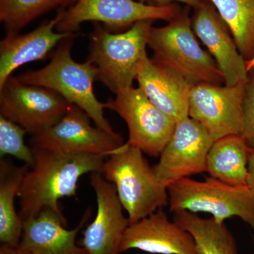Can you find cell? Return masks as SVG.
<instances>
[{
  "label": "cell",
  "instance_id": "83f0119b",
  "mask_svg": "<svg viewBox=\"0 0 254 254\" xmlns=\"http://www.w3.org/2000/svg\"><path fill=\"white\" fill-rule=\"evenodd\" d=\"M0 254H32L29 251L23 249V247L17 246L13 247L6 245H1L0 247Z\"/></svg>",
  "mask_w": 254,
  "mask_h": 254
},
{
  "label": "cell",
  "instance_id": "30bf717a",
  "mask_svg": "<svg viewBox=\"0 0 254 254\" xmlns=\"http://www.w3.org/2000/svg\"><path fill=\"white\" fill-rule=\"evenodd\" d=\"M91 118L81 108L70 105L59 121L41 133L31 136V148L67 154L110 155L123 141L91 125Z\"/></svg>",
  "mask_w": 254,
  "mask_h": 254
},
{
  "label": "cell",
  "instance_id": "d6986e66",
  "mask_svg": "<svg viewBox=\"0 0 254 254\" xmlns=\"http://www.w3.org/2000/svg\"><path fill=\"white\" fill-rule=\"evenodd\" d=\"M252 146L242 135H230L214 141L207 157L209 177L232 186H246Z\"/></svg>",
  "mask_w": 254,
  "mask_h": 254
},
{
  "label": "cell",
  "instance_id": "44dd1931",
  "mask_svg": "<svg viewBox=\"0 0 254 254\" xmlns=\"http://www.w3.org/2000/svg\"><path fill=\"white\" fill-rule=\"evenodd\" d=\"M173 220L192 235L200 254H239L236 240L225 223L183 210L173 212Z\"/></svg>",
  "mask_w": 254,
  "mask_h": 254
},
{
  "label": "cell",
  "instance_id": "3957f363",
  "mask_svg": "<svg viewBox=\"0 0 254 254\" xmlns=\"http://www.w3.org/2000/svg\"><path fill=\"white\" fill-rule=\"evenodd\" d=\"M141 150L124 143L108 155L102 175L113 184L130 224L168 205V187L157 177Z\"/></svg>",
  "mask_w": 254,
  "mask_h": 254
},
{
  "label": "cell",
  "instance_id": "4fadbf2b",
  "mask_svg": "<svg viewBox=\"0 0 254 254\" xmlns=\"http://www.w3.org/2000/svg\"><path fill=\"white\" fill-rule=\"evenodd\" d=\"M90 179L96 195L97 212L83 231L80 246L89 254H121L122 241L129 220L123 213L113 184L101 173H92Z\"/></svg>",
  "mask_w": 254,
  "mask_h": 254
},
{
  "label": "cell",
  "instance_id": "e0dca14e",
  "mask_svg": "<svg viewBox=\"0 0 254 254\" xmlns=\"http://www.w3.org/2000/svg\"><path fill=\"white\" fill-rule=\"evenodd\" d=\"M91 215V208H87L77 226L68 230L64 216L45 209L23 221L19 246L32 254H89L76 244V239Z\"/></svg>",
  "mask_w": 254,
  "mask_h": 254
},
{
  "label": "cell",
  "instance_id": "2e32d148",
  "mask_svg": "<svg viewBox=\"0 0 254 254\" xmlns=\"http://www.w3.org/2000/svg\"><path fill=\"white\" fill-rule=\"evenodd\" d=\"M65 10L59 9L56 16L44 21L25 34L9 32L0 42V87L20 66L46 60L52 50L65 38L76 33H56L54 28L62 21Z\"/></svg>",
  "mask_w": 254,
  "mask_h": 254
},
{
  "label": "cell",
  "instance_id": "ffe728a7",
  "mask_svg": "<svg viewBox=\"0 0 254 254\" xmlns=\"http://www.w3.org/2000/svg\"><path fill=\"white\" fill-rule=\"evenodd\" d=\"M30 167L15 165L1 158L0 162V242L1 245L19 246L23 220L16 212L15 199L18 196L25 175Z\"/></svg>",
  "mask_w": 254,
  "mask_h": 254
},
{
  "label": "cell",
  "instance_id": "d4e9b609",
  "mask_svg": "<svg viewBox=\"0 0 254 254\" xmlns=\"http://www.w3.org/2000/svg\"><path fill=\"white\" fill-rule=\"evenodd\" d=\"M254 146V68L248 73L243 100V127L241 134Z\"/></svg>",
  "mask_w": 254,
  "mask_h": 254
},
{
  "label": "cell",
  "instance_id": "8992f818",
  "mask_svg": "<svg viewBox=\"0 0 254 254\" xmlns=\"http://www.w3.org/2000/svg\"><path fill=\"white\" fill-rule=\"evenodd\" d=\"M170 211L207 213L219 223L237 217L254 229V191L248 185L232 186L208 177L203 181L190 177L168 187Z\"/></svg>",
  "mask_w": 254,
  "mask_h": 254
},
{
  "label": "cell",
  "instance_id": "cb8c5ba5",
  "mask_svg": "<svg viewBox=\"0 0 254 254\" xmlns=\"http://www.w3.org/2000/svg\"><path fill=\"white\" fill-rule=\"evenodd\" d=\"M27 131L21 126L0 115V155H9L21 160L30 168L34 165L35 158L31 147L25 144Z\"/></svg>",
  "mask_w": 254,
  "mask_h": 254
},
{
  "label": "cell",
  "instance_id": "ba28073f",
  "mask_svg": "<svg viewBox=\"0 0 254 254\" xmlns=\"http://www.w3.org/2000/svg\"><path fill=\"white\" fill-rule=\"evenodd\" d=\"M115 95V99L107 102V109L118 113L126 123L127 144L144 154L160 156L173 135L176 122L153 105L141 88L131 86Z\"/></svg>",
  "mask_w": 254,
  "mask_h": 254
},
{
  "label": "cell",
  "instance_id": "6da1fadb",
  "mask_svg": "<svg viewBox=\"0 0 254 254\" xmlns=\"http://www.w3.org/2000/svg\"><path fill=\"white\" fill-rule=\"evenodd\" d=\"M31 148L35 164L25 175L18 196V213L23 221L48 208L64 216L60 200L76 196L80 178L86 174L102 173L108 157Z\"/></svg>",
  "mask_w": 254,
  "mask_h": 254
},
{
  "label": "cell",
  "instance_id": "277c9868",
  "mask_svg": "<svg viewBox=\"0 0 254 254\" xmlns=\"http://www.w3.org/2000/svg\"><path fill=\"white\" fill-rule=\"evenodd\" d=\"M154 21H138L127 31L113 33L99 23L89 34L87 61L98 70L99 81L114 93L133 86L148 57L146 47Z\"/></svg>",
  "mask_w": 254,
  "mask_h": 254
},
{
  "label": "cell",
  "instance_id": "ac0fdd59",
  "mask_svg": "<svg viewBox=\"0 0 254 254\" xmlns=\"http://www.w3.org/2000/svg\"><path fill=\"white\" fill-rule=\"evenodd\" d=\"M136 80L151 103L176 123L189 117L190 91L194 85L181 74L148 56Z\"/></svg>",
  "mask_w": 254,
  "mask_h": 254
},
{
  "label": "cell",
  "instance_id": "484cf974",
  "mask_svg": "<svg viewBox=\"0 0 254 254\" xmlns=\"http://www.w3.org/2000/svg\"><path fill=\"white\" fill-rule=\"evenodd\" d=\"M140 2L144 4L155 5V6H165L171 4H177V3H183L189 6L195 8L201 4L205 0H138Z\"/></svg>",
  "mask_w": 254,
  "mask_h": 254
},
{
  "label": "cell",
  "instance_id": "7c38bea8",
  "mask_svg": "<svg viewBox=\"0 0 254 254\" xmlns=\"http://www.w3.org/2000/svg\"><path fill=\"white\" fill-rule=\"evenodd\" d=\"M214 141L204 127L190 117L177 122L158 163L153 166L157 177L168 187L182 179L205 173Z\"/></svg>",
  "mask_w": 254,
  "mask_h": 254
},
{
  "label": "cell",
  "instance_id": "9a60e30c",
  "mask_svg": "<svg viewBox=\"0 0 254 254\" xmlns=\"http://www.w3.org/2000/svg\"><path fill=\"white\" fill-rule=\"evenodd\" d=\"M131 250L151 254H200L192 235L171 221L163 208L128 225L120 252Z\"/></svg>",
  "mask_w": 254,
  "mask_h": 254
},
{
  "label": "cell",
  "instance_id": "7a4b0ae2",
  "mask_svg": "<svg viewBox=\"0 0 254 254\" xmlns=\"http://www.w3.org/2000/svg\"><path fill=\"white\" fill-rule=\"evenodd\" d=\"M76 37L77 35L68 37L60 42L44 67L25 71L16 78L25 84L45 87L57 92L70 104L86 112L95 126L123 141L105 118L106 103H101L95 96L93 83L98 76L96 67L87 60L77 63L71 57L73 40Z\"/></svg>",
  "mask_w": 254,
  "mask_h": 254
},
{
  "label": "cell",
  "instance_id": "4316f807",
  "mask_svg": "<svg viewBox=\"0 0 254 254\" xmlns=\"http://www.w3.org/2000/svg\"><path fill=\"white\" fill-rule=\"evenodd\" d=\"M247 185L254 191V146H252L251 148L250 159H249V176Z\"/></svg>",
  "mask_w": 254,
  "mask_h": 254
},
{
  "label": "cell",
  "instance_id": "9c48e42d",
  "mask_svg": "<svg viewBox=\"0 0 254 254\" xmlns=\"http://www.w3.org/2000/svg\"><path fill=\"white\" fill-rule=\"evenodd\" d=\"M71 105L57 92L25 84L16 76H10L0 87V115L31 136L58 123Z\"/></svg>",
  "mask_w": 254,
  "mask_h": 254
},
{
  "label": "cell",
  "instance_id": "5b68a950",
  "mask_svg": "<svg viewBox=\"0 0 254 254\" xmlns=\"http://www.w3.org/2000/svg\"><path fill=\"white\" fill-rule=\"evenodd\" d=\"M148 46L153 53L152 59L177 71L192 84L224 83L216 62L197 41L187 7L166 26H153Z\"/></svg>",
  "mask_w": 254,
  "mask_h": 254
},
{
  "label": "cell",
  "instance_id": "7402d4cb",
  "mask_svg": "<svg viewBox=\"0 0 254 254\" xmlns=\"http://www.w3.org/2000/svg\"><path fill=\"white\" fill-rule=\"evenodd\" d=\"M228 26L245 60L254 55V0H209Z\"/></svg>",
  "mask_w": 254,
  "mask_h": 254
},
{
  "label": "cell",
  "instance_id": "f1b7e54d",
  "mask_svg": "<svg viewBox=\"0 0 254 254\" xmlns=\"http://www.w3.org/2000/svg\"><path fill=\"white\" fill-rule=\"evenodd\" d=\"M246 68H247V73L250 72L254 68V55L250 60H246Z\"/></svg>",
  "mask_w": 254,
  "mask_h": 254
},
{
  "label": "cell",
  "instance_id": "8fae6325",
  "mask_svg": "<svg viewBox=\"0 0 254 254\" xmlns=\"http://www.w3.org/2000/svg\"><path fill=\"white\" fill-rule=\"evenodd\" d=\"M246 83L233 86L201 83L192 88L189 117L200 123L214 141L241 134Z\"/></svg>",
  "mask_w": 254,
  "mask_h": 254
},
{
  "label": "cell",
  "instance_id": "5bb4252c",
  "mask_svg": "<svg viewBox=\"0 0 254 254\" xmlns=\"http://www.w3.org/2000/svg\"><path fill=\"white\" fill-rule=\"evenodd\" d=\"M192 28L208 48L224 78V84L233 86L247 81L245 58L218 10L209 0L193 8Z\"/></svg>",
  "mask_w": 254,
  "mask_h": 254
},
{
  "label": "cell",
  "instance_id": "f546056e",
  "mask_svg": "<svg viewBox=\"0 0 254 254\" xmlns=\"http://www.w3.org/2000/svg\"><path fill=\"white\" fill-rule=\"evenodd\" d=\"M253 254H254V252H253Z\"/></svg>",
  "mask_w": 254,
  "mask_h": 254
},
{
  "label": "cell",
  "instance_id": "52a82bcc",
  "mask_svg": "<svg viewBox=\"0 0 254 254\" xmlns=\"http://www.w3.org/2000/svg\"><path fill=\"white\" fill-rule=\"evenodd\" d=\"M178 4L155 6L136 0H76L65 10L57 26L60 33H73L86 21L102 23L108 31L121 33L144 20L173 21L182 12Z\"/></svg>",
  "mask_w": 254,
  "mask_h": 254
},
{
  "label": "cell",
  "instance_id": "603a6c76",
  "mask_svg": "<svg viewBox=\"0 0 254 254\" xmlns=\"http://www.w3.org/2000/svg\"><path fill=\"white\" fill-rule=\"evenodd\" d=\"M76 0H0V21L6 33L19 32L53 9H66Z\"/></svg>",
  "mask_w": 254,
  "mask_h": 254
}]
</instances>
